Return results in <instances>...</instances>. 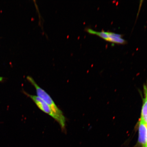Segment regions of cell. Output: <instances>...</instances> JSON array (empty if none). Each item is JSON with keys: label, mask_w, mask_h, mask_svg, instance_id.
<instances>
[{"label": "cell", "mask_w": 147, "mask_h": 147, "mask_svg": "<svg viewBox=\"0 0 147 147\" xmlns=\"http://www.w3.org/2000/svg\"><path fill=\"white\" fill-rule=\"evenodd\" d=\"M27 80L35 88L38 96L41 98L50 107L57 117V122L60 125L63 131H65L66 126V119L63 112L56 105L54 100L48 94L45 90L42 89L36 83L32 77L28 76Z\"/></svg>", "instance_id": "obj_1"}, {"label": "cell", "mask_w": 147, "mask_h": 147, "mask_svg": "<svg viewBox=\"0 0 147 147\" xmlns=\"http://www.w3.org/2000/svg\"><path fill=\"white\" fill-rule=\"evenodd\" d=\"M86 30L89 34L96 35L100 37L106 41L111 43L123 45L125 44V40L122 38V35L120 34L110 32H106L104 31L97 32L90 28H87Z\"/></svg>", "instance_id": "obj_2"}, {"label": "cell", "mask_w": 147, "mask_h": 147, "mask_svg": "<svg viewBox=\"0 0 147 147\" xmlns=\"http://www.w3.org/2000/svg\"><path fill=\"white\" fill-rule=\"evenodd\" d=\"M23 93L32 99L38 107L42 111L50 115L57 121V119L56 115L51 110L48 105L42 99L36 95L29 94L24 90H23Z\"/></svg>", "instance_id": "obj_3"}, {"label": "cell", "mask_w": 147, "mask_h": 147, "mask_svg": "<svg viewBox=\"0 0 147 147\" xmlns=\"http://www.w3.org/2000/svg\"><path fill=\"white\" fill-rule=\"evenodd\" d=\"M4 80V78L3 77L0 76V82H3Z\"/></svg>", "instance_id": "obj_6"}, {"label": "cell", "mask_w": 147, "mask_h": 147, "mask_svg": "<svg viewBox=\"0 0 147 147\" xmlns=\"http://www.w3.org/2000/svg\"><path fill=\"white\" fill-rule=\"evenodd\" d=\"M144 97L140 119L147 124V85L144 86Z\"/></svg>", "instance_id": "obj_5"}, {"label": "cell", "mask_w": 147, "mask_h": 147, "mask_svg": "<svg viewBox=\"0 0 147 147\" xmlns=\"http://www.w3.org/2000/svg\"><path fill=\"white\" fill-rule=\"evenodd\" d=\"M138 142L141 147H147V124L141 119L139 122Z\"/></svg>", "instance_id": "obj_4"}]
</instances>
